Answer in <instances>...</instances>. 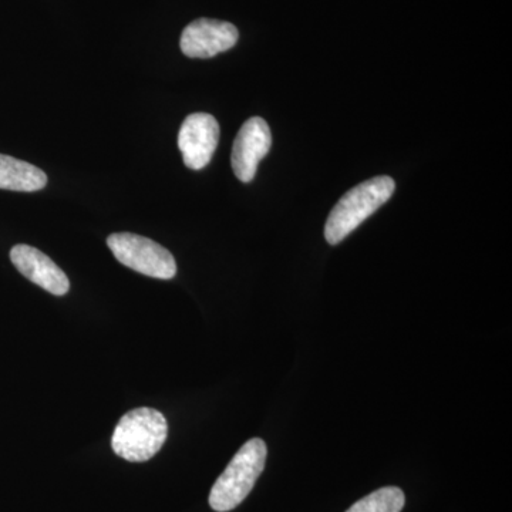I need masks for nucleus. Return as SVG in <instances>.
<instances>
[{
    "mask_svg": "<svg viewBox=\"0 0 512 512\" xmlns=\"http://www.w3.org/2000/svg\"><path fill=\"white\" fill-rule=\"evenodd\" d=\"M406 504V497L399 487H384L366 495L346 512H400Z\"/></svg>",
    "mask_w": 512,
    "mask_h": 512,
    "instance_id": "obj_10",
    "label": "nucleus"
},
{
    "mask_svg": "<svg viewBox=\"0 0 512 512\" xmlns=\"http://www.w3.org/2000/svg\"><path fill=\"white\" fill-rule=\"evenodd\" d=\"M167 436L164 414L140 407L121 417L111 437V447L117 456L130 463H144L163 448Z\"/></svg>",
    "mask_w": 512,
    "mask_h": 512,
    "instance_id": "obj_3",
    "label": "nucleus"
},
{
    "mask_svg": "<svg viewBox=\"0 0 512 512\" xmlns=\"http://www.w3.org/2000/svg\"><path fill=\"white\" fill-rule=\"evenodd\" d=\"M107 245L120 264L138 274L157 279H173L177 275L174 256L151 239L119 232L107 238Z\"/></svg>",
    "mask_w": 512,
    "mask_h": 512,
    "instance_id": "obj_4",
    "label": "nucleus"
},
{
    "mask_svg": "<svg viewBox=\"0 0 512 512\" xmlns=\"http://www.w3.org/2000/svg\"><path fill=\"white\" fill-rule=\"evenodd\" d=\"M393 178L376 177L356 185L340 198L330 212L325 225V238L330 245H338L359 225L375 214L392 197Z\"/></svg>",
    "mask_w": 512,
    "mask_h": 512,
    "instance_id": "obj_1",
    "label": "nucleus"
},
{
    "mask_svg": "<svg viewBox=\"0 0 512 512\" xmlns=\"http://www.w3.org/2000/svg\"><path fill=\"white\" fill-rule=\"evenodd\" d=\"M266 456L268 448L261 439H251L239 448L238 453L212 487V510L228 512L237 508L251 493L264 471Z\"/></svg>",
    "mask_w": 512,
    "mask_h": 512,
    "instance_id": "obj_2",
    "label": "nucleus"
},
{
    "mask_svg": "<svg viewBox=\"0 0 512 512\" xmlns=\"http://www.w3.org/2000/svg\"><path fill=\"white\" fill-rule=\"evenodd\" d=\"M10 261L20 274L55 296L69 292L67 275L46 254L30 245L19 244L10 251Z\"/></svg>",
    "mask_w": 512,
    "mask_h": 512,
    "instance_id": "obj_8",
    "label": "nucleus"
},
{
    "mask_svg": "<svg viewBox=\"0 0 512 512\" xmlns=\"http://www.w3.org/2000/svg\"><path fill=\"white\" fill-rule=\"evenodd\" d=\"M272 146L271 130L261 117H252L242 124L232 147V170L239 181L251 183L262 158Z\"/></svg>",
    "mask_w": 512,
    "mask_h": 512,
    "instance_id": "obj_6",
    "label": "nucleus"
},
{
    "mask_svg": "<svg viewBox=\"0 0 512 512\" xmlns=\"http://www.w3.org/2000/svg\"><path fill=\"white\" fill-rule=\"evenodd\" d=\"M47 175L35 165L0 154V190L33 192L43 190Z\"/></svg>",
    "mask_w": 512,
    "mask_h": 512,
    "instance_id": "obj_9",
    "label": "nucleus"
},
{
    "mask_svg": "<svg viewBox=\"0 0 512 512\" xmlns=\"http://www.w3.org/2000/svg\"><path fill=\"white\" fill-rule=\"evenodd\" d=\"M220 141V124L208 113H194L184 120L178 133V148L184 164L202 170L211 163Z\"/></svg>",
    "mask_w": 512,
    "mask_h": 512,
    "instance_id": "obj_5",
    "label": "nucleus"
},
{
    "mask_svg": "<svg viewBox=\"0 0 512 512\" xmlns=\"http://www.w3.org/2000/svg\"><path fill=\"white\" fill-rule=\"evenodd\" d=\"M238 29L232 23L197 19L184 29L181 50L192 59H210L232 49L238 42Z\"/></svg>",
    "mask_w": 512,
    "mask_h": 512,
    "instance_id": "obj_7",
    "label": "nucleus"
}]
</instances>
